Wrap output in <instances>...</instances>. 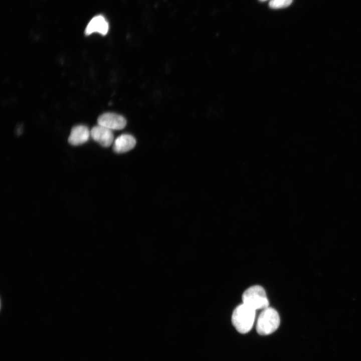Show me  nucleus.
Returning a JSON list of instances; mask_svg holds the SVG:
<instances>
[{"mask_svg":"<svg viewBox=\"0 0 361 361\" xmlns=\"http://www.w3.org/2000/svg\"><path fill=\"white\" fill-rule=\"evenodd\" d=\"M243 303L255 309H263L268 307L269 301L264 288L255 285L248 288L242 295Z\"/></svg>","mask_w":361,"mask_h":361,"instance_id":"obj_3","label":"nucleus"},{"mask_svg":"<svg viewBox=\"0 0 361 361\" xmlns=\"http://www.w3.org/2000/svg\"><path fill=\"white\" fill-rule=\"evenodd\" d=\"M292 2V0H271L269 6L272 8L279 9L289 6Z\"/></svg>","mask_w":361,"mask_h":361,"instance_id":"obj_9","label":"nucleus"},{"mask_svg":"<svg viewBox=\"0 0 361 361\" xmlns=\"http://www.w3.org/2000/svg\"><path fill=\"white\" fill-rule=\"evenodd\" d=\"M260 1H266V0H260Z\"/></svg>","mask_w":361,"mask_h":361,"instance_id":"obj_10","label":"nucleus"},{"mask_svg":"<svg viewBox=\"0 0 361 361\" xmlns=\"http://www.w3.org/2000/svg\"><path fill=\"white\" fill-rule=\"evenodd\" d=\"M135 144L136 140L132 135L123 134L114 141L113 149L116 153H124L131 150Z\"/></svg>","mask_w":361,"mask_h":361,"instance_id":"obj_8","label":"nucleus"},{"mask_svg":"<svg viewBox=\"0 0 361 361\" xmlns=\"http://www.w3.org/2000/svg\"><path fill=\"white\" fill-rule=\"evenodd\" d=\"M255 311L244 303L234 309L232 322L239 332L246 333L251 329L255 318Z\"/></svg>","mask_w":361,"mask_h":361,"instance_id":"obj_1","label":"nucleus"},{"mask_svg":"<svg viewBox=\"0 0 361 361\" xmlns=\"http://www.w3.org/2000/svg\"><path fill=\"white\" fill-rule=\"evenodd\" d=\"M90 135L95 141L103 147H108L114 142L112 130L98 124L91 129Z\"/></svg>","mask_w":361,"mask_h":361,"instance_id":"obj_5","label":"nucleus"},{"mask_svg":"<svg viewBox=\"0 0 361 361\" xmlns=\"http://www.w3.org/2000/svg\"><path fill=\"white\" fill-rule=\"evenodd\" d=\"M90 135V131L83 125L73 127L68 138V142L72 145H79L87 142Z\"/></svg>","mask_w":361,"mask_h":361,"instance_id":"obj_7","label":"nucleus"},{"mask_svg":"<svg viewBox=\"0 0 361 361\" xmlns=\"http://www.w3.org/2000/svg\"><path fill=\"white\" fill-rule=\"evenodd\" d=\"M279 324L278 313L274 308L268 307L262 310L258 317L256 330L260 335H268L274 332Z\"/></svg>","mask_w":361,"mask_h":361,"instance_id":"obj_2","label":"nucleus"},{"mask_svg":"<svg viewBox=\"0 0 361 361\" xmlns=\"http://www.w3.org/2000/svg\"><path fill=\"white\" fill-rule=\"evenodd\" d=\"M109 30V24L105 18L102 15L94 17L87 24L85 34L90 35L94 33H97L102 35H105Z\"/></svg>","mask_w":361,"mask_h":361,"instance_id":"obj_6","label":"nucleus"},{"mask_svg":"<svg viewBox=\"0 0 361 361\" xmlns=\"http://www.w3.org/2000/svg\"><path fill=\"white\" fill-rule=\"evenodd\" d=\"M98 125L111 130H120L126 125V119L121 115L112 112L104 113L97 119Z\"/></svg>","mask_w":361,"mask_h":361,"instance_id":"obj_4","label":"nucleus"}]
</instances>
